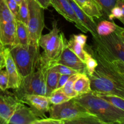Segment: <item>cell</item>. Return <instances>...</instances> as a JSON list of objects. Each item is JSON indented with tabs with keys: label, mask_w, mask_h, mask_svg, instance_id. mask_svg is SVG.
Returning a JSON list of instances; mask_svg holds the SVG:
<instances>
[{
	"label": "cell",
	"mask_w": 124,
	"mask_h": 124,
	"mask_svg": "<svg viewBox=\"0 0 124 124\" xmlns=\"http://www.w3.org/2000/svg\"><path fill=\"white\" fill-rule=\"evenodd\" d=\"M87 50L98 62L93 73L88 76L92 93L114 94L124 99V74L92 50Z\"/></svg>",
	"instance_id": "cell-1"
},
{
	"label": "cell",
	"mask_w": 124,
	"mask_h": 124,
	"mask_svg": "<svg viewBox=\"0 0 124 124\" xmlns=\"http://www.w3.org/2000/svg\"><path fill=\"white\" fill-rule=\"evenodd\" d=\"M93 45L90 47L95 54L113 65L124 74V29L117 30L106 36H93Z\"/></svg>",
	"instance_id": "cell-2"
},
{
	"label": "cell",
	"mask_w": 124,
	"mask_h": 124,
	"mask_svg": "<svg viewBox=\"0 0 124 124\" xmlns=\"http://www.w3.org/2000/svg\"><path fill=\"white\" fill-rule=\"evenodd\" d=\"M73 99L87 112L96 116L103 124L124 123V110L115 107L92 92Z\"/></svg>",
	"instance_id": "cell-3"
},
{
	"label": "cell",
	"mask_w": 124,
	"mask_h": 124,
	"mask_svg": "<svg viewBox=\"0 0 124 124\" xmlns=\"http://www.w3.org/2000/svg\"><path fill=\"white\" fill-rule=\"evenodd\" d=\"M64 33L58 27L56 21L52 23V29L48 33L41 35L39 40V47L44 52L40 54L39 66L48 70L55 65L67 44Z\"/></svg>",
	"instance_id": "cell-4"
},
{
	"label": "cell",
	"mask_w": 124,
	"mask_h": 124,
	"mask_svg": "<svg viewBox=\"0 0 124 124\" xmlns=\"http://www.w3.org/2000/svg\"><path fill=\"white\" fill-rule=\"evenodd\" d=\"M8 48L22 79L37 70L39 65V47L16 44Z\"/></svg>",
	"instance_id": "cell-5"
},
{
	"label": "cell",
	"mask_w": 124,
	"mask_h": 124,
	"mask_svg": "<svg viewBox=\"0 0 124 124\" xmlns=\"http://www.w3.org/2000/svg\"><path fill=\"white\" fill-rule=\"evenodd\" d=\"M48 70L39 65L35 71L22 79L18 88L13 94L18 99L25 94L46 95V75Z\"/></svg>",
	"instance_id": "cell-6"
},
{
	"label": "cell",
	"mask_w": 124,
	"mask_h": 124,
	"mask_svg": "<svg viewBox=\"0 0 124 124\" xmlns=\"http://www.w3.org/2000/svg\"><path fill=\"white\" fill-rule=\"evenodd\" d=\"M29 18L27 27L29 32V44L39 47V40L44 27V8L35 0H28Z\"/></svg>",
	"instance_id": "cell-7"
},
{
	"label": "cell",
	"mask_w": 124,
	"mask_h": 124,
	"mask_svg": "<svg viewBox=\"0 0 124 124\" xmlns=\"http://www.w3.org/2000/svg\"><path fill=\"white\" fill-rule=\"evenodd\" d=\"M49 117L53 119L62 121L64 122L79 116L89 114L84 108L71 99L70 100L58 105L50 107Z\"/></svg>",
	"instance_id": "cell-8"
},
{
	"label": "cell",
	"mask_w": 124,
	"mask_h": 124,
	"mask_svg": "<svg viewBox=\"0 0 124 124\" xmlns=\"http://www.w3.org/2000/svg\"><path fill=\"white\" fill-rule=\"evenodd\" d=\"M19 100L27 104L33 113L40 119L46 117V113L48 112L51 105L48 97L39 94H25Z\"/></svg>",
	"instance_id": "cell-9"
},
{
	"label": "cell",
	"mask_w": 124,
	"mask_h": 124,
	"mask_svg": "<svg viewBox=\"0 0 124 124\" xmlns=\"http://www.w3.org/2000/svg\"><path fill=\"white\" fill-rule=\"evenodd\" d=\"M0 93V124H8V121L20 101L13 93Z\"/></svg>",
	"instance_id": "cell-10"
},
{
	"label": "cell",
	"mask_w": 124,
	"mask_h": 124,
	"mask_svg": "<svg viewBox=\"0 0 124 124\" xmlns=\"http://www.w3.org/2000/svg\"><path fill=\"white\" fill-rule=\"evenodd\" d=\"M50 5L61 15L65 19L73 23L75 26L84 33L88 32V30L82 25L75 15L73 9L68 0H50Z\"/></svg>",
	"instance_id": "cell-11"
},
{
	"label": "cell",
	"mask_w": 124,
	"mask_h": 124,
	"mask_svg": "<svg viewBox=\"0 0 124 124\" xmlns=\"http://www.w3.org/2000/svg\"><path fill=\"white\" fill-rule=\"evenodd\" d=\"M5 67L8 77V89L12 88L15 90L18 88L21 83L22 78L18 73L15 62L11 55L8 47H4L2 49Z\"/></svg>",
	"instance_id": "cell-12"
},
{
	"label": "cell",
	"mask_w": 124,
	"mask_h": 124,
	"mask_svg": "<svg viewBox=\"0 0 124 124\" xmlns=\"http://www.w3.org/2000/svg\"><path fill=\"white\" fill-rule=\"evenodd\" d=\"M39 118L30 107L19 101L8 121V124H33Z\"/></svg>",
	"instance_id": "cell-13"
},
{
	"label": "cell",
	"mask_w": 124,
	"mask_h": 124,
	"mask_svg": "<svg viewBox=\"0 0 124 124\" xmlns=\"http://www.w3.org/2000/svg\"><path fill=\"white\" fill-rule=\"evenodd\" d=\"M59 64L67 66L79 73H86L85 63L76 55L67 46H64L61 54L56 64Z\"/></svg>",
	"instance_id": "cell-14"
},
{
	"label": "cell",
	"mask_w": 124,
	"mask_h": 124,
	"mask_svg": "<svg viewBox=\"0 0 124 124\" xmlns=\"http://www.w3.org/2000/svg\"><path fill=\"white\" fill-rule=\"evenodd\" d=\"M0 44L7 47H11L17 44L16 21L0 25Z\"/></svg>",
	"instance_id": "cell-15"
},
{
	"label": "cell",
	"mask_w": 124,
	"mask_h": 124,
	"mask_svg": "<svg viewBox=\"0 0 124 124\" xmlns=\"http://www.w3.org/2000/svg\"><path fill=\"white\" fill-rule=\"evenodd\" d=\"M68 1L71 5L75 15L82 25L88 30V31L92 33V36L97 35V24H96L93 18L88 15L83 10L81 9L73 0H68Z\"/></svg>",
	"instance_id": "cell-16"
},
{
	"label": "cell",
	"mask_w": 124,
	"mask_h": 124,
	"mask_svg": "<svg viewBox=\"0 0 124 124\" xmlns=\"http://www.w3.org/2000/svg\"><path fill=\"white\" fill-rule=\"evenodd\" d=\"M78 6L88 15L99 19L102 16V10L95 0H73Z\"/></svg>",
	"instance_id": "cell-17"
},
{
	"label": "cell",
	"mask_w": 124,
	"mask_h": 124,
	"mask_svg": "<svg viewBox=\"0 0 124 124\" xmlns=\"http://www.w3.org/2000/svg\"><path fill=\"white\" fill-rule=\"evenodd\" d=\"M74 90L78 96L92 92L90 81L86 73H78L73 84Z\"/></svg>",
	"instance_id": "cell-18"
},
{
	"label": "cell",
	"mask_w": 124,
	"mask_h": 124,
	"mask_svg": "<svg viewBox=\"0 0 124 124\" xmlns=\"http://www.w3.org/2000/svg\"><path fill=\"white\" fill-rule=\"evenodd\" d=\"M16 37L17 44L27 46L29 44V32L27 25L16 20Z\"/></svg>",
	"instance_id": "cell-19"
},
{
	"label": "cell",
	"mask_w": 124,
	"mask_h": 124,
	"mask_svg": "<svg viewBox=\"0 0 124 124\" xmlns=\"http://www.w3.org/2000/svg\"><path fill=\"white\" fill-rule=\"evenodd\" d=\"M61 74L57 71L48 69L46 75V96L48 97L56 89L57 84Z\"/></svg>",
	"instance_id": "cell-20"
},
{
	"label": "cell",
	"mask_w": 124,
	"mask_h": 124,
	"mask_svg": "<svg viewBox=\"0 0 124 124\" xmlns=\"http://www.w3.org/2000/svg\"><path fill=\"white\" fill-rule=\"evenodd\" d=\"M119 25L115 23L107 20L99 22L96 26L97 35L99 36H106L116 31Z\"/></svg>",
	"instance_id": "cell-21"
},
{
	"label": "cell",
	"mask_w": 124,
	"mask_h": 124,
	"mask_svg": "<svg viewBox=\"0 0 124 124\" xmlns=\"http://www.w3.org/2000/svg\"><path fill=\"white\" fill-rule=\"evenodd\" d=\"M103 124L102 122L94 115L89 113L79 116L70 121H65L64 124Z\"/></svg>",
	"instance_id": "cell-22"
},
{
	"label": "cell",
	"mask_w": 124,
	"mask_h": 124,
	"mask_svg": "<svg viewBox=\"0 0 124 124\" xmlns=\"http://www.w3.org/2000/svg\"><path fill=\"white\" fill-rule=\"evenodd\" d=\"M110 20L117 19L122 23H124V0H118L116 4L111 9L108 16Z\"/></svg>",
	"instance_id": "cell-23"
},
{
	"label": "cell",
	"mask_w": 124,
	"mask_h": 124,
	"mask_svg": "<svg viewBox=\"0 0 124 124\" xmlns=\"http://www.w3.org/2000/svg\"><path fill=\"white\" fill-rule=\"evenodd\" d=\"M100 98H102L107 102L115 107L124 111V99L117 96L110 94H102V93H94Z\"/></svg>",
	"instance_id": "cell-24"
},
{
	"label": "cell",
	"mask_w": 124,
	"mask_h": 124,
	"mask_svg": "<svg viewBox=\"0 0 124 124\" xmlns=\"http://www.w3.org/2000/svg\"><path fill=\"white\" fill-rule=\"evenodd\" d=\"M15 21L16 19L8 9L6 0H0V25Z\"/></svg>",
	"instance_id": "cell-25"
},
{
	"label": "cell",
	"mask_w": 124,
	"mask_h": 124,
	"mask_svg": "<svg viewBox=\"0 0 124 124\" xmlns=\"http://www.w3.org/2000/svg\"><path fill=\"white\" fill-rule=\"evenodd\" d=\"M67 47L78 56L82 61L84 62L85 58V50L83 47L81 46L79 43H78L75 39L73 38V36L71 35L70 38V39L67 41Z\"/></svg>",
	"instance_id": "cell-26"
},
{
	"label": "cell",
	"mask_w": 124,
	"mask_h": 124,
	"mask_svg": "<svg viewBox=\"0 0 124 124\" xmlns=\"http://www.w3.org/2000/svg\"><path fill=\"white\" fill-rule=\"evenodd\" d=\"M71 99L72 98L67 96L61 89L54 90L48 96L50 102L52 105H58V104H62Z\"/></svg>",
	"instance_id": "cell-27"
},
{
	"label": "cell",
	"mask_w": 124,
	"mask_h": 124,
	"mask_svg": "<svg viewBox=\"0 0 124 124\" xmlns=\"http://www.w3.org/2000/svg\"><path fill=\"white\" fill-rule=\"evenodd\" d=\"M84 63L87 75L88 76L92 75L98 65V62L92 54L86 50H85Z\"/></svg>",
	"instance_id": "cell-28"
},
{
	"label": "cell",
	"mask_w": 124,
	"mask_h": 124,
	"mask_svg": "<svg viewBox=\"0 0 124 124\" xmlns=\"http://www.w3.org/2000/svg\"><path fill=\"white\" fill-rule=\"evenodd\" d=\"M29 18V2L28 0H22L19 5L18 16L16 20L20 21L27 25Z\"/></svg>",
	"instance_id": "cell-29"
},
{
	"label": "cell",
	"mask_w": 124,
	"mask_h": 124,
	"mask_svg": "<svg viewBox=\"0 0 124 124\" xmlns=\"http://www.w3.org/2000/svg\"><path fill=\"white\" fill-rule=\"evenodd\" d=\"M78 75V73L71 75V76L69 78V79L67 80V81L66 83L65 84V85L61 88V90L67 96H68L70 97V98H76V97L78 96L77 93H76V92H75V91L74 90L73 87L74 82H75Z\"/></svg>",
	"instance_id": "cell-30"
},
{
	"label": "cell",
	"mask_w": 124,
	"mask_h": 124,
	"mask_svg": "<svg viewBox=\"0 0 124 124\" xmlns=\"http://www.w3.org/2000/svg\"><path fill=\"white\" fill-rule=\"evenodd\" d=\"M50 69L57 71L61 75H73L76 73H79L76 70L71 69L67 66L62 65V64H56L50 68Z\"/></svg>",
	"instance_id": "cell-31"
},
{
	"label": "cell",
	"mask_w": 124,
	"mask_h": 124,
	"mask_svg": "<svg viewBox=\"0 0 124 124\" xmlns=\"http://www.w3.org/2000/svg\"><path fill=\"white\" fill-rule=\"evenodd\" d=\"M101 7L102 12L107 16L110 14L111 9L116 4L118 0H95Z\"/></svg>",
	"instance_id": "cell-32"
},
{
	"label": "cell",
	"mask_w": 124,
	"mask_h": 124,
	"mask_svg": "<svg viewBox=\"0 0 124 124\" xmlns=\"http://www.w3.org/2000/svg\"><path fill=\"white\" fill-rule=\"evenodd\" d=\"M8 77L6 70H0V90L6 92L8 89Z\"/></svg>",
	"instance_id": "cell-33"
},
{
	"label": "cell",
	"mask_w": 124,
	"mask_h": 124,
	"mask_svg": "<svg viewBox=\"0 0 124 124\" xmlns=\"http://www.w3.org/2000/svg\"><path fill=\"white\" fill-rule=\"evenodd\" d=\"M6 2L8 9L10 10L11 13L14 16L15 18L16 19L17 16H18V11H19V6L15 0H6Z\"/></svg>",
	"instance_id": "cell-34"
},
{
	"label": "cell",
	"mask_w": 124,
	"mask_h": 124,
	"mask_svg": "<svg viewBox=\"0 0 124 124\" xmlns=\"http://www.w3.org/2000/svg\"><path fill=\"white\" fill-rule=\"evenodd\" d=\"M33 124H64V122L59 120L53 119L47 117L44 118L39 119L38 120L35 121Z\"/></svg>",
	"instance_id": "cell-35"
},
{
	"label": "cell",
	"mask_w": 124,
	"mask_h": 124,
	"mask_svg": "<svg viewBox=\"0 0 124 124\" xmlns=\"http://www.w3.org/2000/svg\"><path fill=\"white\" fill-rule=\"evenodd\" d=\"M72 36L78 43L82 47H85L87 39V36L86 35L84 34H78V35H72Z\"/></svg>",
	"instance_id": "cell-36"
},
{
	"label": "cell",
	"mask_w": 124,
	"mask_h": 124,
	"mask_svg": "<svg viewBox=\"0 0 124 124\" xmlns=\"http://www.w3.org/2000/svg\"><path fill=\"white\" fill-rule=\"evenodd\" d=\"M71 75H61L59 76V80H58V84H57L56 87V90L61 89L63 86L65 85V84L66 83V82L67 81V80L69 79V78L71 76Z\"/></svg>",
	"instance_id": "cell-37"
},
{
	"label": "cell",
	"mask_w": 124,
	"mask_h": 124,
	"mask_svg": "<svg viewBox=\"0 0 124 124\" xmlns=\"http://www.w3.org/2000/svg\"><path fill=\"white\" fill-rule=\"evenodd\" d=\"M38 2L44 9H47L50 5V0H35Z\"/></svg>",
	"instance_id": "cell-38"
},
{
	"label": "cell",
	"mask_w": 124,
	"mask_h": 124,
	"mask_svg": "<svg viewBox=\"0 0 124 124\" xmlns=\"http://www.w3.org/2000/svg\"><path fill=\"white\" fill-rule=\"evenodd\" d=\"M3 46L0 44V70L5 67L4 59L3 54H2V49H3Z\"/></svg>",
	"instance_id": "cell-39"
},
{
	"label": "cell",
	"mask_w": 124,
	"mask_h": 124,
	"mask_svg": "<svg viewBox=\"0 0 124 124\" xmlns=\"http://www.w3.org/2000/svg\"><path fill=\"white\" fill-rule=\"evenodd\" d=\"M15 1H16V3L18 4V5H20V4H21V1H22V0H15Z\"/></svg>",
	"instance_id": "cell-40"
}]
</instances>
